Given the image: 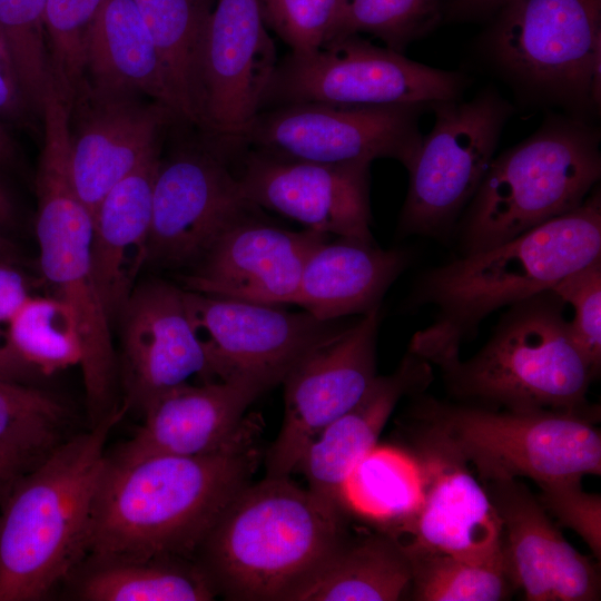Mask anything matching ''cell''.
<instances>
[{
	"instance_id": "cell-24",
	"label": "cell",
	"mask_w": 601,
	"mask_h": 601,
	"mask_svg": "<svg viewBox=\"0 0 601 601\" xmlns=\"http://www.w3.org/2000/svg\"><path fill=\"white\" fill-rule=\"evenodd\" d=\"M433 381L432 366L407 352L390 375H377L362 398L328 424L308 445L295 471L325 505L347 512L344 484L358 462L376 445L395 406L404 396L423 393Z\"/></svg>"
},
{
	"instance_id": "cell-22",
	"label": "cell",
	"mask_w": 601,
	"mask_h": 601,
	"mask_svg": "<svg viewBox=\"0 0 601 601\" xmlns=\"http://www.w3.org/2000/svg\"><path fill=\"white\" fill-rule=\"evenodd\" d=\"M410 451L420 463L423 484L420 506L401 534L410 536L401 541L406 551L475 563L504 555L502 521L470 466L428 446L413 444Z\"/></svg>"
},
{
	"instance_id": "cell-37",
	"label": "cell",
	"mask_w": 601,
	"mask_h": 601,
	"mask_svg": "<svg viewBox=\"0 0 601 601\" xmlns=\"http://www.w3.org/2000/svg\"><path fill=\"white\" fill-rule=\"evenodd\" d=\"M442 17L441 0H351L335 38L365 32L403 52Z\"/></svg>"
},
{
	"instance_id": "cell-3",
	"label": "cell",
	"mask_w": 601,
	"mask_h": 601,
	"mask_svg": "<svg viewBox=\"0 0 601 601\" xmlns=\"http://www.w3.org/2000/svg\"><path fill=\"white\" fill-rule=\"evenodd\" d=\"M127 411L68 436L26 472L0 504V601H40L87 554L107 442Z\"/></svg>"
},
{
	"instance_id": "cell-41",
	"label": "cell",
	"mask_w": 601,
	"mask_h": 601,
	"mask_svg": "<svg viewBox=\"0 0 601 601\" xmlns=\"http://www.w3.org/2000/svg\"><path fill=\"white\" fill-rule=\"evenodd\" d=\"M31 110L12 60L11 53L0 35V118L23 122Z\"/></svg>"
},
{
	"instance_id": "cell-9",
	"label": "cell",
	"mask_w": 601,
	"mask_h": 601,
	"mask_svg": "<svg viewBox=\"0 0 601 601\" xmlns=\"http://www.w3.org/2000/svg\"><path fill=\"white\" fill-rule=\"evenodd\" d=\"M481 46L519 90L579 114L601 97V0H513Z\"/></svg>"
},
{
	"instance_id": "cell-23",
	"label": "cell",
	"mask_w": 601,
	"mask_h": 601,
	"mask_svg": "<svg viewBox=\"0 0 601 601\" xmlns=\"http://www.w3.org/2000/svg\"><path fill=\"white\" fill-rule=\"evenodd\" d=\"M504 531L516 588L528 601H595L600 574L559 532L533 493L518 479L482 483Z\"/></svg>"
},
{
	"instance_id": "cell-4",
	"label": "cell",
	"mask_w": 601,
	"mask_h": 601,
	"mask_svg": "<svg viewBox=\"0 0 601 601\" xmlns=\"http://www.w3.org/2000/svg\"><path fill=\"white\" fill-rule=\"evenodd\" d=\"M345 516L289 475H266L233 496L191 559L216 595L286 601L346 533Z\"/></svg>"
},
{
	"instance_id": "cell-48",
	"label": "cell",
	"mask_w": 601,
	"mask_h": 601,
	"mask_svg": "<svg viewBox=\"0 0 601 601\" xmlns=\"http://www.w3.org/2000/svg\"><path fill=\"white\" fill-rule=\"evenodd\" d=\"M16 259V248L0 235V262L14 263Z\"/></svg>"
},
{
	"instance_id": "cell-25",
	"label": "cell",
	"mask_w": 601,
	"mask_h": 601,
	"mask_svg": "<svg viewBox=\"0 0 601 601\" xmlns=\"http://www.w3.org/2000/svg\"><path fill=\"white\" fill-rule=\"evenodd\" d=\"M160 148L118 181L92 215L91 259L96 284L111 321H116L147 264L152 191Z\"/></svg>"
},
{
	"instance_id": "cell-39",
	"label": "cell",
	"mask_w": 601,
	"mask_h": 601,
	"mask_svg": "<svg viewBox=\"0 0 601 601\" xmlns=\"http://www.w3.org/2000/svg\"><path fill=\"white\" fill-rule=\"evenodd\" d=\"M551 290L574 309L572 338L594 371L601 368V257L559 280Z\"/></svg>"
},
{
	"instance_id": "cell-31",
	"label": "cell",
	"mask_w": 601,
	"mask_h": 601,
	"mask_svg": "<svg viewBox=\"0 0 601 601\" xmlns=\"http://www.w3.org/2000/svg\"><path fill=\"white\" fill-rule=\"evenodd\" d=\"M216 0H134L161 58L178 118L196 126L204 32Z\"/></svg>"
},
{
	"instance_id": "cell-33",
	"label": "cell",
	"mask_w": 601,
	"mask_h": 601,
	"mask_svg": "<svg viewBox=\"0 0 601 601\" xmlns=\"http://www.w3.org/2000/svg\"><path fill=\"white\" fill-rule=\"evenodd\" d=\"M4 335L14 354L38 375L80 364L76 323L56 297L31 295L10 319Z\"/></svg>"
},
{
	"instance_id": "cell-40",
	"label": "cell",
	"mask_w": 601,
	"mask_h": 601,
	"mask_svg": "<svg viewBox=\"0 0 601 601\" xmlns=\"http://www.w3.org/2000/svg\"><path fill=\"white\" fill-rule=\"evenodd\" d=\"M539 501L550 516L574 531L590 548L594 556H601V496L582 489L581 480H568L538 485Z\"/></svg>"
},
{
	"instance_id": "cell-12",
	"label": "cell",
	"mask_w": 601,
	"mask_h": 601,
	"mask_svg": "<svg viewBox=\"0 0 601 601\" xmlns=\"http://www.w3.org/2000/svg\"><path fill=\"white\" fill-rule=\"evenodd\" d=\"M427 108L312 102L279 106L258 111L234 146L323 164H371L392 158L408 169L423 138L420 116Z\"/></svg>"
},
{
	"instance_id": "cell-11",
	"label": "cell",
	"mask_w": 601,
	"mask_h": 601,
	"mask_svg": "<svg viewBox=\"0 0 601 601\" xmlns=\"http://www.w3.org/2000/svg\"><path fill=\"white\" fill-rule=\"evenodd\" d=\"M434 125L407 169L401 235L446 238L481 185L514 112L495 89L431 105Z\"/></svg>"
},
{
	"instance_id": "cell-19",
	"label": "cell",
	"mask_w": 601,
	"mask_h": 601,
	"mask_svg": "<svg viewBox=\"0 0 601 601\" xmlns=\"http://www.w3.org/2000/svg\"><path fill=\"white\" fill-rule=\"evenodd\" d=\"M120 405L145 410L194 375L209 382L204 349L188 318L184 289L160 279L137 284L118 318Z\"/></svg>"
},
{
	"instance_id": "cell-42",
	"label": "cell",
	"mask_w": 601,
	"mask_h": 601,
	"mask_svg": "<svg viewBox=\"0 0 601 601\" xmlns=\"http://www.w3.org/2000/svg\"><path fill=\"white\" fill-rule=\"evenodd\" d=\"M30 296L26 276L13 263L0 262V326H7Z\"/></svg>"
},
{
	"instance_id": "cell-7",
	"label": "cell",
	"mask_w": 601,
	"mask_h": 601,
	"mask_svg": "<svg viewBox=\"0 0 601 601\" xmlns=\"http://www.w3.org/2000/svg\"><path fill=\"white\" fill-rule=\"evenodd\" d=\"M551 289L509 306L469 359L440 370L456 402L506 410L599 413L588 393L599 374L575 345Z\"/></svg>"
},
{
	"instance_id": "cell-29",
	"label": "cell",
	"mask_w": 601,
	"mask_h": 601,
	"mask_svg": "<svg viewBox=\"0 0 601 601\" xmlns=\"http://www.w3.org/2000/svg\"><path fill=\"white\" fill-rule=\"evenodd\" d=\"M67 581L82 601H208L216 595L191 559L85 558Z\"/></svg>"
},
{
	"instance_id": "cell-21",
	"label": "cell",
	"mask_w": 601,
	"mask_h": 601,
	"mask_svg": "<svg viewBox=\"0 0 601 601\" xmlns=\"http://www.w3.org/2000/svg\"><path fill=\"white\" fill-rule=\"evenodd\" d=\"M273 386L249 375L178 385L141 414L132 436L109 453L108 461L132 463L152 456H198L230 442L246 420L247 407Z\"/></svg>"
},
{
	"instance_id": "cell-30",
	"label": "cell",
	"mask_w": 601,
	"mask_h": 601,
	"mask_svg": "<svg viewBox=\"0 0 601 601\" xmlns=\"http://www.w3.org/2000/svg\"><path fill=\"white\" fill-rule=\"evenodd\" d=\"M422 484L421 466L412 451L376 445L348 475L344 504L398 538L420 506Z\"/></svg>"
},
{
	"instance_id": "cell-47",
	"label": "cell",
	"mask_w": 601,
	"mask_h": 601,
	"mask_svg": "<svg viewBox=\"0 0 601 601\" xmlns=\"http://www.w3.org/2000/svg\"><path fill=\"white\" fill-rule=\"evenodd\" d=\"M16 157L14 144L0 124V166L10 165Z\"/></svg>"
},
{
	"instance_id": "cell-36",
	"label": "cell",
	"mask_w": 601,
	"mask_h": 601,
	"mask_svg": "<svg viewBox=\"0 0 601 601\" xmlns=\"http://www.w3.org/2000/svg\"><path fill=\"white\" fill-rule=\"evenodd\" d=\"M105 0H46L45 28L53 86L68 105L85 82L90 28Z\"/></svg>"
},
{
	"instance_id": "cell-35",
	"label": "cell",
	"mask_w": 601,
	"mask_h": 601,
	"mask_svg": "<svg viewBox=\"0 0 601 601\" xmlns=\"http://www.w3.org/2000/svg\"><path fill=\"white\" fill-rule=\"evenodd\" d=\"M46 0H0V35L14 62L22 90L36 115L53 86L45 28Z\"/></svg>"
},
{
	"instance_id": "cell-14",
	"label": "cell",
	"mask_w": 601,
	"mask_h": 601,
	"mask_svg": "<svg viewBox=\"0 0 601 601\" xmlns=\"http://www.w3.org/2000/svg\"><path fill=\"white\" fill-rule=\"evenodd\" d=\"M253 208L220 150L185 147L160 158L147 264L177 267L197 263Z\"/></svg>"
},
{
	"instance_id": "cell-26",
	"label": "cell",
	"mask_w": 601,
	"mask_h": 601,
	"mask_svg": "<svg viewBox=\"0 0 601 601\" xmlns=\"http://www.w3.org/2000/svg\"><path fill=\"white\" fill-rule=\"evenodd\" d=\"M410 256L374 243L339 237L308 257L289 304L323 321L365 315L406 268Z\"/></svg>"
},
{
	"instance_id": "cell-38",
	"label": "cell",
	"mask_w": 601,
	"mask_h": 601,
	"mask_svg": "<svg viewBox=\"0 0 601 601\" xmlns=\"http://www.w3.org/2000/svg\"><path fill=\"white\" fill-rule=\"evenodd\" d=\"M351 0H259L265 23L292 52L317 50L332 41Z\"/></svg>"
},
{
	"instance_id": "cell-5",
	"label": "cell",
	"mask_w": 601,
	"mask_h": 601,
	"mask_svg": "<svg viewBox=\"0 0 601 601\" xmlns=\"http://www.w3.org/2000/svg\"><path fill=\"white\" fill-rule=\"evenodd\" d=\"M42 118L43 144L36 176L39 263L53 297L68 307L77 326L91 426L119 407L118 358L111 321L93 275L92 217L73 186L68 112L62 104L51 101Z\"/></svg>"
},
{
	"instance_id": "cell-32",
	"label": "cell",
	"mask_w": 601,
	"mask_h": 601,
	"mask_svg": "<svg viewBox=\"0 0 601 601\" xmlns=\"http://www.w3.org/2000/svg\"><path fill=\"white\" fill-rule=\"evenodd\" d=\"M406 552L412 565L413 600L501 601L510 599L516 588L506 553L475 563L441 553Z\"/></svg>"
},
{
	"instance_id": "cell-13",
	"label": "cell",
	"mask_w": 601,
	"mask_h": 601,
	"mask_svg": "<svg viewBox=\"0 0 601 601\" xmlns=\"http://www.w3.org/2000/svg\"><path fill=\"white\" fill-rule=\"evenodd\" d=\"M184 298L209 381L249 375L276 386L304 356L353 324L187 289Z\"/></svg>"
},
{
	"instance_id": "cell-2",
	"label": "cell",
	"mask_w": 601,
	"mask_h": 601,
	"mask_svg": "<svg viewBox=\"0 0 601 601\" xmlns=\"http://www.w3.org/2000/svg\"><path fill=\"white\" fill-rule=\"evenodd\" d=\"M601 257L599 189L575 209L486 250L463 255L425 273L412 302L437 308L408 352L442 367L460 358L461 345L481 322L539 293Z\"/></svg>"
},
{
	"instance_id": "cell-17",
	"label": "cell",
	"mask_w": 601,
	"mask_h": 601,
	"mask_svg": "<svg viewBox=\"0 0 601 601\" xmlns=\"http://www.w3.org/2000/svg\"><path fill=\"white\" fill-rule=\"evenodd\" d=\"M67 108L73 186L92 217L106 194L160 148L177 117L149 98L100 90L86 80Z\"/></svg>"
},
{
	"instance_id": "cell-10",
	"label": "cell",
	"mask_w": 601,
	"mask_h": 601,
	"mask_svg": "<svg viewBox=\"0 0 601 601\" xmlns=\"http://www.w3.org/2000/svg\"><path fill=\"white\" fill-rule=\"evenodd\" d=\"M457 71L433 68L378 47L358 33L322 48L289 51L277 61L260 110L295 104L338 106L425 105L461 98L467 86Z\"/></svg>"
},
{
	"instance_id": "cell-34",
	"label": "cell",
	"mask_w": 601,
	"mask_h": 601,
	"mask_svg": "<svg viewBox=\"0 0 601 601\" xmlns=\"http://www.w3.org/2000/svg\"><path fill=\"white\" fill-rule=\"evenodd\" d=\"M67 406L55 395L0 377V447L38 459L67 439Z\"/></svg>"
},
{
	"instance_id": "cell-8",
	"label": "cell",
	"mask_w": 601,
	"mask_h": 601,
	"mask_svg": "<svg viewBox=\"0 0 601 601\" xmlns=\"http://www.w3.org/2000/svg\"><path fill=\"white\" fill-rule=\"evenodd\" d=\"M599 130L551 116L530 137L493 158L463 211V255L504 244L579 207L601 176Z\"/></svg>"
},
{
	"instance_id": "cell-27",
	"label": "cell",
	"mask_w": 601,
	"mask_h": 601,
	"mask_svg": "<svg viewBox=\"0 0 601 601\" xmlns=\"http://www.w3.org/2000/svg\"><path fill=\"white\" fill-rule=\"evenodd\" d=\"M85 78L100 90L162 104L179 120L161 58L134 0H105L88 35Z\"/></svg>"
},
{
	"instance_id": "cell-43",
	"label": "cell",
	"mask_w": 601,
	"mask_h": 601,
	"mask_svg": "<svg viewBox=\"0 0 601 601\" xmlns=\"http://www.w3.org/2000/svg\"><path fill=\"white\" fill-rule=\"evenodd\" d=\"M513 0H443L442 14L449 20L491 19Z\"/></svg>"
},
{
	"instance_id": "cell-16",
	"label": "cell",
	"mask_w": 601,
	"mask_h": 601,
	"mask_svg": "<svg viewBox=\"0 0 601 601\" xmlns=\"http://www.w3.org/2000/svg\"><path fill=\"white\" fill-rule=\"evenodd\" d=\"M277 61L259 0H216L199 55L196 127L234 146L258 114Z\"/></svg>"
},
{
	"instance_id": "cell-46",
	"label": "cell",
	"mask_w": 601,
	"mask_h": 601,
	"mask_svg": "<svg viewBox=\"0 0 601 601\" xmlns=\"http://www.w3.org/2000/svg\"><path fill=\"white\" fill-rule=\"evenodd\" d=\"M13 221H14L13 203L9 194L0 185V227L10 226L13 224Z\"/></svg>"
},
{
	"instance_id": "cell-45",
	"label": "cell",
	"mask_w": 601,
	"mask_h": 601,
	"mask_svg": "<svg viewBox=\"0 0 601 601\" xmlns=\"http://www.w3.org/2000/svg\"><path fill=\"white\" fill-rule=\"evenodd\" d=\"M38 374L26 365L11 349L4 338H0V377L24 383Z\"/></svg>"
},
{
	"instance_id": "cell-44",
	"label": "cell",
	"mask_w": 601,
	"mask_h": 601,
	"mask_svg": "<svg viewBox=\"0 0 601 601\" xmlns=\"http://www.w3.org/2000/svg\"><path fill=\"white\" fill-rule=\"evenodd\" d=\"M42 459L0 447V504L17 481Z\"/></svg>"
},
{
	"instance_id": "cell-28",
	"label": "cell",
	"mask_w": 601,
	"mask_h": 601,
	"mask_svg": "<svg viewBox=\"0 0 601 601\" xmlns=\"http://www.w3.org/2000/svg\"><path fill=\"white\" fill-rule=\"evenodd\" d=\"M403 543L385 531L345 533L286 601H395L411 590Z\"/></svg>"
},
{
	"instance_id": "cell-18",
	"label": "cell",
	"mask_w": 601,
	"mask_h": 601,
	"mask_svg": "<svg viewBox=\"0 0 601 601\" xmlns=\"http://www.w3.org/2000/svg\"><path fill=\"white\" fill-rule=\"evenodd\" d=\"M371 164H323L245 152L235 173L246 200L306 229L374 243L370 229Z\"/></svg>"
},
{
	"instance_id": "cell-15",
	"label": "cell",
	"mask_w": 601,
	"mask_h": 601,
	"mask_svg": "<svg viewBox=\"0 0 601 601\" xmlns=\"http://www.w3.org/2000/svg\"><path fill=\"white\" fill-rule=\"evenodd\" d=\"M381 306L304 356L285 376V411L266 455V475L287 476L305 450L333 421L351 410L376 374Z\"/></svg>"
},
{
	"instance_id": "cell-1",
	"label": "cell",
	"mask_w": 601,
	"mask_h": 601,
	"mask_svg": "<svg viewBox=\"0 0 601 601\" xmlns=\"http://www.w3.org/2000/svg\"><path fill=\"white\" fill-rule=\"evenodd\" d=\"M257 425L245 421L221 449L198 456L108 461L86 558L191 559L214 521L259 463ZM193 560V559H191Z\"/></svg>"
},
{
	"instance_id": "cell-20",
	"label": "cell",
	"mask_w": 601,
	"mask_h": 601,
	"mask_svg": "<svg viewBox=\"0 0 601 601\" xmlns=\"http://www.w3.org/2000/svg\"><path fill=\"white\" fill-rule=\"evenodd\" d=\"M329 235L292 231L248 216L226 229L181 277L187 290L248 303L289 304L309 255Z\"/></svg>"
},
{
	"instance_id": "cell-6",
	"label": "cell",
	"mask_w": 601,
	"mask_h": 601,
	"mask_svg": "<svg viewBox=\"0 0 601 601\" xmlns=\"http://www.w3.org/2000/svg\"><path fill=\"white\" fill-rule=\"evenodd\" d=\"M412 444L472 465L481 483L529 477L542 483L601 473L599 413L489 408L412 396Z\"/></svg>"
}]
</instances>
